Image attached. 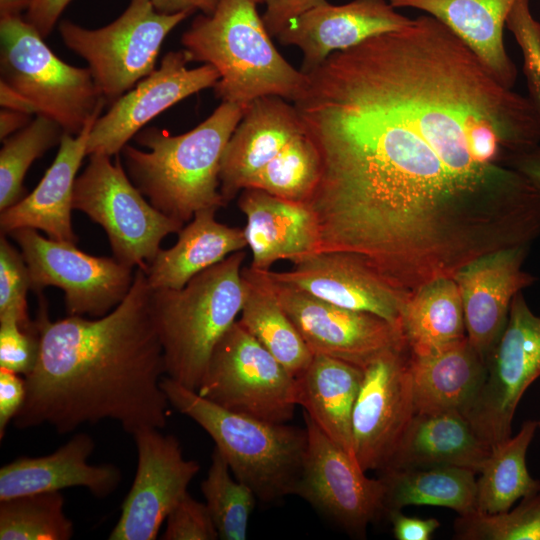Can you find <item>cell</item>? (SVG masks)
<instances>
[{
    "instance_id": "cell-1",
    "label": "cell",
    "mask_w": 540,
    "mask_h": 540,
    "mask_svg": "<svg viewBox=\"0 0 540 540\" xmlns=\"http://www.w3.org/2000/svg\"><path fill=\"white\" fill-rule=\"evenodd\" d=\"M307 78L293 105L320 158L305 202L319 252L425 272L536 203L539 190L507 164L540 144V118L436 18L333 52Z\"/></svg>"
},
{
    "instance_id": "cell-2",
    "label": "cell",
    "mask_w": 540,
    "mask_h": 540,
    "mask_svg": "<svg viewBox=\"0 0 540 540\" xmlns=\"http://www.w3.org/2000/svg\"><path fill=\"white\" fill-rule=\"evenodd\" d=\"M34 324L39 353L25 376L17 428L48 424L65 434L111 419L134 435L166 426L165 361L144 269L137 268L128 294L106 315L50 321L41 302Z\"/></svg>"
},
{
    "instance_id": "cell-3",
    "label": "cell",
    "mask_w": 540,
    "mask_h": 540,
    "mask_svg": "<svg viewBox=\"0 0 540 540\" xmlns=\"http://www.w3.org/2000/svg\"><path fill=\"white\" fill-rule=\"evenodd\" d=\"M245 107L222 102L195 128L170 135L149 127L135 140L147 151L126 144L122 164L132 183L168 217L185 224L203 209L226 206L220 193V162Z\"/></svg>"
},
{
    "instance_id": "cell-4",
    "label": "cell",
    "mask_w": 540,
    "mask_h": 540,
    "mask_svg": "<svg viewBox=\"0 0 540 540\" xmlns=\"http://www.w3.org/2000/svg\"><path fill=\"white\" fill-rule=\"evenodd\" d=\"M265 0H219L213 13L199 14L182 34L191 61L213 66L219 73L214 86L222 102L246 108L263 96L294 102L307 84L275 48L258 5Z\"/></svg>"
},
{
    "instance_id": "cell-5",
    "label": "cell",
    "mask_w": 540,
    "mask_h": 540,
    "mask_svg": "<svg viewBox=\"0 0 540 540\" xmlns=\"http://www.w3.org/2000/svg\"><path fill=\"white\" fill-rule=\"evenodd\" d=\"M245 258L241 250L180 289H152L166 376L191 390H198L216 344L241 312L246 294Z\"/></svg>"
},
{
    "instance_id": "cell-6",
    "label": "cell",
    "mask_w": 540,
    "mask_h": 540,
    "mask_svg": "<svg viewBox=\"0 0 540 540\" xmlns=\"http://www.w3.org/2000/svg\"><path fill=\"white\" fill-rule=\"evenodd\" d=\"M170 405L194 420L214 440L234 477L257 499L272 503L295 495L307 448V430L225 409L164 376Z\"/></svg>"
},
{
    "instance_id": "cell-7",
    "label": "cell",
    "mask_w": 540,
    "mask_h": 540,
    "mask_svg": "<svg viewBox=\"0 0 540 540\" xmlns=\"http://www.w3.org/2000/svg\"><path fill=\"white\" fill-rule=\"evenodd\" d=\"M22 16L0 17V81L27 99L36 115L80 134L97 119L106 100L88 67L58 58Z\"/></svg>"
},
{
    "instance_id": "cell-8",
    "label": "cell",
    "mask_w": 540,
    "mask_h": 540,
    "mask_svg": "<svg viewBox=\"0 0 540 540\" xmlns=\"http://www.w3.org/2000/svg\"><path fill=\"white\" fill-rule=\"evenodd\" d=\"M191 14H165L151 0H129L106 26L88 29L62 20L58 29L66 47L87 62L95 84L112 104L157 68L163 41Z\"/></svg>"
},
{
    "instance_id": "cell-9",
    "label": "cell",
    "mask_w": 540,
    "mask_h": 540,
    "mask_svg": "<svg viewBox=\"0 0 540 540\" xmlns=\"http://www.w3.org/2000/svg\"><path fill=\"white\" fill-rule=\"evenodd\" d=\"M76 178L73 209L84 212L108 236L114 258L146 270L163 238L178 233L184 224L168 217L137 189L127 175L119 154L114 162L106 154H90Z\"/></svg>"
},
{
    "instance_id": "cell-10",
    "label": "cell",
    "mask_w": 540,
    "mask_h": 540,
    "mask_svg": "<svg viewBox=\"0 0 540 540\" xmlns=\"http://www.w3.org/2000/svg\"><path fill=\"white\" fill-rule=\"evenodd\" d=\"M198 394L233 412L287 423L297 403L296 377L237 320L216 344Z\"/></svg>"
},
{
    "instance_id": "cell-11",
    "label": "cell",
    "mask_w": 540,
    "mask_h": 540,
    "mask_svg": "<svg viewBox=\"0 0 540 540\" xmlns=\"http://www.w3.org/2000/svg\"><path fill=\"white\" fill-rule=\"evenodd\" d=\"M540 377V317L522 291L512 299L506 326L485 358L483 380L464 411L491 448L511 437L517 405Z\"/></svg>"
},
{
    "instance_id": "cell-12",
    "label": "cell",
    "mask_w": 540,
    "mask_h": 540,
    "mask_svg": "<svg viewBox=\"0 0 540 540\" xmlns=\"http://www.w3.org/2000/svg\"><path fill=\"white\" fill-rule=\"evenodd\" d=\"M27 264L31 288L48 286L65 293L69 315L102 317L119 305L134 279L132 269L114 257H96L74 243L41 236L36 229L20 228L9 234Z\"/></svg>"
},
{
    "instance_id": "cell-13",
    "label": "cell",
    "mask_w": 540,
    "mask_h": 540,
    "mask_svg": "<svg viewBox=\"0 0 540 540\" xmlns=\"http://www.w3.org/2000/svg\"><path fill=\"white\" fill-rule=\"evenodd\" d=\"M307 448L295 495L347 533L364 537L385 512V483L366 476L358 462L331 441L303 411Z\"/></svg>"
},
{
    "instance_id": "cell-14",
    "label": "cell",
    "mask_w": 540,
    "mask_h": 540,
    "mask_svg": "<svg viewBox=\"0 0 540 540\" xmlns=\"http://www.w3.org/2000/svg\"><path fill=\"white\" fill-rule=\"evenodd\" d=\"M416 408L408 347L387 351L363 369L352 413L355 458L363 471H384Z\"/></svg>"
},
{
    "instance_id": "cell-15",
    "label": "cell",
    "mask_w": 540,
    "mask_h": 540,
    "mask_svg": "<svg viewBox=\"0 0 540 540\" xmlns=\"http://www.w3.org/2000/svg\"><path fill=\"white\" fill-rule=\"evenodd\" d=\"M267 277L313 355H327L364 369L381 354L407 346L401 327L380 316L336 306Z\"/></svg>"
},
{
    "instance_id": "cell-16",
    "label": "cell",
    "mask_w": 540,
    "mask_h": 540,
    "mask_svg": "<svg viewBox=\"0 0 540 540\" xmlns=\"http://www.w3.org/2000/svg\"><path fill=\"white\" fill-rule=\"evenodd\" d=\"M159 430L146 428L133 435L137 470L110 540L156 539L162 523L188 493V485L200 470L197 461L184 458L176 437Z\"/></svg>"
},
{
    "instance_id": "cell-17",
    "label": "cell",
    "mask_w": 540,
    "mask_h": 540,
    "mask_svg": "<svg viewBox=\"0 0 540 540\" xmlns=\"http://www.w3.org/2000/svg\"><path fill=\"white\" fill-rule=\"evenodd\" d=\"M186 50L169 51L160 66L110 104L89 133L87 156L118 155L128 141L163 111L204 89L214 88L220 76L209 64L188 68Z\"/></svg>"
},
{
    "instance_id": "cell-18",
    "label": "cell",
    "mask_w": 540,
    "mask_h": 540,
    "mask_svg": "<svg viewBox=\"0 0 540 540\" xmlns=\"http://www.w3.org/2000/svg\"><path fill=\"white\" fill-rule=\"evenodd\" d=\"M263 271L276 282L339 307L375 314L401 327L407 296L355 255L321 251L294 263L288 271Z\"/></svg>"
},
{
    "instance_id": "cell-19",
    "label": "cell",
    "mask_w": 540,
    "mask_h": 540,
    "mask_svg": "<svg viewBox=\"0 0 540 540\" xmlns=\"http://www.w3.org/2000/svg\"><path fill=\"white\" fill-rule=\"evenodd\" d=\"M528 247L485 254L453 276L463 304L467 337L484 360L506 326L513 297L536 280L522 269Z\"/></svg>"
},
{
    "instance_id": "cell-20",
    "label": "cell",
    "mask_w": 540,
    "mask_h": 540,
    "mask_svg": "<svg viewBox=\"0 0 540 540\" xmlns=\"http://www.w3.org/2000/svg\"><path fill=\"white\" fill-rule=\"evenodd\" d=\"M386 0L328 1L292 20L276 37L303 54L301 71L308 74L333 52L352 48L375 35L400 30L413 22Z\"/></svg>"
},
{
    "instance_id": "cell-21",
    "label": "cell",
    "mask_w": 540,
    "mask_h": 540,
    "mask_svg": "<svg viewBox=\"0 0 540 540\" xmlns=\"http://www.w3.org/2000/svg\"><path fill=\"white\" fill-rule=\"evenodd\" d=\"M302 132L298 112L286 99L263 96L248 104L220 162V193L226 205Z\"/></svg>"
},
{
    "instance_id": "cell-22",
    "label": "cell",
    "mask_w": 540,
    "mask_h": 540,
    "mask_svg": "<svg viewBox=\"0 0 540 540\" xmlns=\"http://www.w3.org/2000/svg\"><path fill=\"white\" fill-rule=\"evenodd\" d=\"M238 207L246 217L243 230L252 253V268L270 270L278 260L297 263L319 251L318 225L305 203L245 188L239 196Z\"/></svg>"
},
{
    "instance_id": "cell-23",
    "label": "cell",
    "mask_w": 540,
    "mask_h": 540,
    "mask_svg": "<svg viewBox=\"0 0 540 540\" xmlns=\"http://www.w3.org/2000/svg\"><path fill=\"white\" fill-rule=\"evenodd\" d=\"M94 448L90 435L77 433L49 455L20 457L4 465L0 469V501L77 486L98 498L109 496L121 482V471L113 464H89Z\"/></svg>"
},
{
    "instance_id": "cell-24",
    "label": "cell",
    "mask_w": 540,
    "mask_h": 540,
    "mask_svg": "<svg viewBox=\"0 0 540 540\" xmlns=\"http://www.w3.org/2000/svg\"><path fill=\"white\" fill-rule=\"evenodd\" d=\"M96 120L90 121L78 135L64 133L52 165L36 188L1 211V234L32 228L45 232L50 239L76 244L78 238L71 224L74 186Z\"/></svg>"
},
{
    "instance_id": "cell-25",
    "label": "cell",
    "mask_w": 540,
    "mask_h": 540,
    "mask_svg": "<svg viewBox=\"0 0 540 540\" xmlns=\"http://www.w3.org/2000/svg\"><path fill=\"white\" fill-rule=\"evenodd\" d=\"M491 450L461 411L416 412L390 464L382 472L453 466L478 474Z\"/></svg>"
},
{
    "instance_id": "cell-26",
    "label": "cell",
    "mask_w": 540,
    "mask_h": 540,
    "mask_svg": "<svg viewBox=\"0 0 540 540\" xmlns=\"http://www.w3.org/2000/svg\"><path fill=\"white\" fill-rule=\"evenodd\" d=\"M517 0H389L395 8L426 12L447 26L505 87L512 88L516 65L509 57L503 32Z\"/></svg>"
},
{
    "instance_id": "cell-27",
    "label": "cell",
    "mask_w": 540,
    "mask_h": 540,
    "mask_svg": "<svg viewBox=\"0 0 540 540\" xmlns=\"http://www.w3.org/2000/svg\"><path fill=\"white\" fill-rule=\"evenodd\" d=\"M416 412L464 413L485 373V360L468 337L423 354L409 352Z\"/></svg>"
},
{
    "instance_id": "cell-28",
    "label": "cell",
    "mask_w": 540,
    "mask_h": 540,
    "mask_svg": "<svg viewBox=\"0 0 540 540\" xmlns=\"http://www.w3.org/2000/svg\"><path fill=\"white\" fill-rule=\"evenodd\" d=\"M217 209L196 212L169 249H160L146 268L152 289H180L194 276L247 247L244 230L215 219Z\"/></svg>"
},
{
    "instance_id": "cell-29",
    "label": "cell",
    "mask_w": 540,
    "mask_h": 540,
    "mask_svg": "<svg viewBox=\"0 0 540 540\" xmlns=\"http://www.w3.org/2000/svg\"><path fill=\"white\" fill-rule=\"evenodd\" d=\"M362 377V368L320 354L313 355L306 369L296 377L298 405L331 441L355 460L352 413Z\"/></svg>"
},
{
    "instance_id": "cell-30",
    "label": "cell",
    "mask_w": 540,
    "mask_h": 540,
    "mask_svg": "<svg viewBox=\"0 0 540 540\" xmlns=\"http://www.w3.org/2000/svg\"><path fill=\"white\" fill-rule=\"evenodd\" d=\"M246 288L239 323L292 375L309 365L313 354L276 297L262 270L242 268Z\"/></svg>"
},
{
    "instance_id": "cell-31",
    "label": "cell",
    "mask_w": 540,
    "mask_h": 540,
    "mask_svg": "<svg viewBox=\"0 0 540 540\" xmlns=\"http://www.w3.org/2000/svg\"><path fill=\"white\" fill-rule=\"evenodd\" d=\"M401 329L412 354H423L467 336L460 292L452 277L430 281L405 301Z\"/></svg>"
},
{
    "instance_id": "cell-32",
    "label": "cell",
    "mask_w": 540,
    "mask_h": 540,
    "mask_svg": "<svg viewBox=\"0 0 540 540\" xmlns=\"http://www.w3.org/2000/svg\"><path fill=\"white\" fill-rule=\"evenodd\" d=\"M385 512L411 505L440 506L458 515L476 511V473L453 466L414 467L381 473Z\"/></svg>"
},
{
    "instance_id": "cell-33",
    "label": "cell",
    "mask_w": 540,
    "mask_h": 540,
    "mask_svg": "<svg viewBox=\"0 0 540 540\" xmlns=\"http://www.w3.org/2000/svg\"><path fill=\"white\" fill-rule=\"evenodd\" d=\"M537 428V421L527 420L516 435L492 448L476 480V511L505 512L519 499L540 492V481L529 474L526 465Z\"/></svg>"
},
{
    "instance_id": "cell-34",
    "label": "cell",
    "mask_w": 540,
    "mask_h": 540,
    "mask_svg": "<svg viewBox=\"0 0 540 540\" xmlns=\"http://www.w3.org/2000/svg\"><path fill=\"white\" fill-rule=\"evenodd\" d=\"M73 532L60 491L0 501L1 540H68Z\"/></svg>"
},
{
    "instance_id": "cell-35",
    "label": "cell",
    "mask_w": 540,
    "mask_h": 540,
    "mask_svg": "<svg viewBox=\"0 0 540 540\" xmlns=\"http://www.w3.org/2000/svg\"><path fill=\"white\" fill-rule=\"evenodd\" d=\"M319 176L318 151L303 131L253 175L245 188H256L285 200L305 203Z\"/></svg>"
},
{
    "instance_id": "cell-36",
    "label": "cell",
    "mask_w": 540,
    "mask_h": 540,
    "mask_svg": "<svg viewBox=\"0 0 540 540\" xmlns=\"http://www.w3.org/2000/svg\"><path fill=\"white\" fill-rule=\"evenodd\" d=\"M62 127L37 114L21 130L4 139L0 150V211L23 198V180L31 164L60 144Z\"/></svg>"
},
{
    "instance_id": "cell-37",
    "label": "cell",
    "mask_w": 540,
    "mask_h": 540,
    "mask_svg": "<svg viewBox=\"0 0 540 540\" xmlns=\"http://www.w3.org/2000/svg\"><path fill=\"white\" fill-rule=\"evenodd\" d=\"M230 472L228 462L215 447L201 491L219 538L245 540L257 497L247 485L233 479Z\"/></svg>"
},
{
    "instance_id": "cell-38",
    "label": "cell",
    "mask_w": 540,
    "mask_h": 540,
    "mask_svg": "<svg viewBox=\"0 0 540 540\" xmlns=\"http://www.w3.org/2000/svg\"><path fill=\"white\" fill-rule=\"evenodd\" d=\"M458 540H540V492L521 499L515 508L488 514L474 511L454 522Z\"/></svg>"
},
{
    "instance_id": "cell-39",
    "label": "cell",
    "mask_w": 540,
    "mask_h": 540,
    "mask_svg": "<svg viewBox=\"0 0 540 540\" xmlns=\"http://www.w3.org/2000/svg\"><path fill=\"white\" fill-rule=\"evenodd\" d=\"M30 275L22 253L1 234L0 239V319L12 318L24 329L33 326L29 319L27 292Z\"/></svg>"
},
{
    "instance_id": "cell-40",
    "label": "cell",
    "mask_w": 540,
    "mask_h": 540,
    "mask_svg": "<svg viewBox=\"0 0 540 540\" xmlns=\"http://www.w3.org/2000/svg\"><path fill=\"white\" fill-rule=\"evenodd\" d=\"M506 28L521 49L528 99L540 118V22L532 15L529 0L516 1Z\"/></svg>"
},
{
    "instance_id": "cell-41",
    "label": "cell",
    "mask_w": 540,
    "mask_h": 540,
    "mask_svg": "<svg viewBox=\"0 0 540 540\" xmlns=\"http://www.w3.org/2000/svg\"><path fill=\"white\" fill-rule=\"evenodd\" d=\"M39 353V335L33 326L24 329L12 318L0 319V368L27 376Z\"/></svg>"
},
{
    "instance_id": "cell-42",
    "label": "cell",
    "mask_w": 540,
    "mask_h": 540,
    "mask_svg": "<svg viewBox=\"0 0 540 540\" xmlns=\"http://www.w3.org/2000/svg\"><path fill=\"white\" fill-rule=\"evenodd\" d=\"M165 540H215L218 539L213 519L205 503L187 493L166 518Z\"/></svg>"
},
{
    "instance_id": "cell-43",
    "label": "cell",
    "mask_w": 540,
    "mask_h": 540,
    "mask_svg": "<svg viewBox=\"0 0 540 540\" xmlns=\"http://www.w3.org/2000/svg\"><path fill=\"white\" fill-rule=\"evenodd\" d=\"M26 396V382L19 374L0 368V439L7 426L22 408Z\"/></svg>"
},
{
    "instance_id": "cell-44",
    "label": "cell",
    "mask_w": 540,
    "mask_h": 540,
    "mask_svg": "<svg viewBox=\"0 0 540 540\" xmlns=\"http://www.w3.org/2000/svg\"><path fill=\"white\" fill-rule=\"evenodd\" d=\"M327 0H265L263 22L271 36H277L292 20Z\"/></svg>"
},
{
    "instance_id": "cell-45",
    "label": "cell",
    "mask_w": 540,
    "mask_h": 540,
    "mask_svg": "<svg viewBox=\"0 0 540 540\" xmlns=\"http://www.w3.org/2000/svg\"><path fill=\"white\" fill-rule=\"evenodd\" d=\"M392 523L393 534L398 540H430L441 526L436 518L410 517L393 510L387 513Z\"/></svg>"
},
{
    "instance_id": "cell-46",
    "label": "cell",
    "mask_w": 540,
    "mask_h": 540,
    "mask_svg": "<svg viewBox=\"0 0 540 540\" xmlns=\"http://www.w3.org/2000/svg\"><path fill=\"white\" fill-rule=\"evenodd\" d=\"M71 1L32 0L24 18L42 37L46 38L52 32L61 14Z\"/></svg>"
},
{
    "instance_id": "cell-47",
    "label": "cell",
    "mask_w": 540,
    "mask_h": 540,
    "mask_svg": "<svg viewBox=\"0 0 540 540\" xmlns=\"http://www.w3.org/2000/svg\"><path fill=\"white\" fill-rule=\"evenodd\" d=\"M540 191V144L514 156L508 163Z\"/></svg>"
},
{
    "instance_id": "cell-48",
    "label": "cell",
    "mask_w": 540,
    "mask_h": 540,
    "mask_svg": "<svg viewBox=\"0 0 540 540\" xmlns=\"http://www.w3.org/2000/svg\"><path fill=\"white\" fill-rule=\"evenodd\" d=\"M157 11L165 14H175L188 11H200L209 15L215 10L219 0H151Z\"/></svg>"
},
{
    "instance_id": "cell-49",
    "label": "cell",
    "mask_w": 540,
    "mask_h": 540,
    "mask_svg": "<svg viewBox=\"0 0 540 540\" xmlns=\"http://www.w3.org/2000/svg\"><path fill=\"white\" fill-rule=\"evenodd\" d=\"M31 115L1 108L0 111V139L3 141L7 137L24 128L31 121Z\"/></svg>"
},
{
    "instance_id": "cell-50",
    "label": "cell",
    "mask_w": 540,
    "mask_h": 540,
    "mask_svg": "<svg viewBox=\"0 0 540 540\" xmlns=\"http://www.w3.org/2000/svg\"><path fill=\"white\" fill-rule=\"evenodd\" d=\"M0 105L1 108L16 110L30 115L36 114L34 107L27 99L2 81H0Z\"/></svg>"
},
{
    "instance_id": "cell-51",
    "label": "cell",
    "mask_w": 540,
    "mask_h": 540,
    "mask_svg": "<svg viewBox=\"0 0 540 540\" xmlns=\"http://www.w3.org/2000/svg\"><path fill=\"white\" fill-rule=\"evenodd\" d=\"M32 0H0L1 16H21L27 11Z\"/></svg>"
},
{
    "instance_id": "cell-52",
    "label": "cell",
    "mask_w": 540,
    "mask_h": 540,
    "mask_svg": "<svg viewBox=\"0 0 540 540\" xmlns=\"http://www.w3.org/2000/svg\"><path fill=\"white\" fill-rule=\"evenodd\" d=\"M538 428H540V420L537 421Z\"/></svg>"
}]
</instances>
